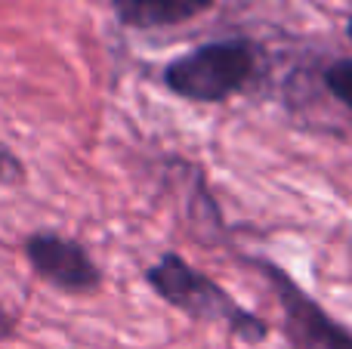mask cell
<instances>
[{"label":"cell","instance_id":"5b68a950","mask_svg":"<svg viewBox=\"0 0 352 349\" xmlns=\"http://www.w3.org/2000/svg\"><path fill=\"white\" fill-rule=\"evenodd\" d=\"M118 22L133 31L173 28L201 12L213 10V0H111Z\"/></svg>","mask_w":352,"mask_h":349},{"label":"cell","instance_id":"ba28073f","mask_svg":"<svg viewBox=\"0 0 352 349\" xmlns=\"http://www.w3.org/2000/svg\"><path fill=\"white\" fill-rule=\"evenodd\" d=\"M12 337H16V315L0 303V344H6V340H12Z\"/></svg>","mask_w":352,"mask_h":349},{"label":"cell","instance_id":"7a4b0ae2","mask_svg":"<svg viewBox=\"0 0 352 349\" xmlns=\"http://www.w3.org/2000/svg\"><path fill=\"white\" fill-rule=\"evenodd\" d=\"M260 65V49L248 37L210 41L164 65V87L186 102H226L254 80Z\"/></svg>","mask_w":352,"mask_h":349},{"label":"cell","instance_id":"9c48e42d","mask_svg":"<svg viewBox=\"0 0 352 349\" xmlns=\"http://www.w3.org/2000/svg\"><path fill=\"white\" fill-rule=\"evenodd\" d=\"M346 34L352 37V16H349V22H346Z\"/></svg>","mask_w":352,"mask_h":349},{"label":"cell","instance_id":"277c9868","mask_svg":"<svg viewBox=\"0 0 352 349\" xmlns=\"http://www.w3.org/2000/svg\"><path fill=\"white\" fill-rule=\"evenodd\" d=\"M25 257L37 278L53 284L62 294H93L102 284L96 260L84 251L74 238H65L59 232H34L25 238Z\"/></svg>","mask_w":352,"mask_h":349},{"label":"cell","instance_id":"8992f818","mask_svg":"<svg viewBox=\"0 0 352 349\" xmlns=\"http://www.w3.org/2000/svg\"><path fill=\"white\" fill-rule=\"evenodd\" d=\"M324 87H328V93L337 102L352 109V59L331 62L328 71H324Z\"/></svg>","mask_w":352,"mask_h":349},{"label":"cell","instance_id":"6da1fadb","mask_svg":"<svg viewBox=\"0 0 352 349\" xmlns=\"http://www.w3.org/2000/svg\"><path fill=\"white\" fill-rule=\"evenodd\" d=\"M146 282L167 306L179 309L192 322L223 325L232 337L248 346H256L269 337L266 319H260L248 306H241L223 284H217L198 266L182 260L179 254H161L158 263H152L146 269Z\"/></svg>","mask_w":352,"mask_h":349},{"label":"cell","instance_id":"52a82bcc","mask_svg":"<svg viewBox=\"0 0 352 349\" xmlns=\"http://www.w3.org/2000/svg\"><path fill=\"white\" fill-rule=\"evenodd\" d=\"M25 179V164L16 152L0 146V185H19Z\"/></svg>","mask_w":352,"mask_h":349},{"label":"cell","instance_id":"3957f363","mask_svg":"<svg viewBox=\"0 0 352 349\" xmlns=\"http://www.w3.org/2000/svg\"><path fill=\"white\" fill-rule=\"evenodd\" d=\"M269 288L275 291L285 319V337L291 349H352V331L334 319L324 306H318L281 266L269 260H254Z\"/></svg>","mask_w":352,"mask_h":349}]
</instances>
